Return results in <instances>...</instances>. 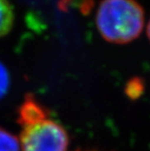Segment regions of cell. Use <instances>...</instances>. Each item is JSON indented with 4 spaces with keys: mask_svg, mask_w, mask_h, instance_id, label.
<instances>
[{
    "mask_svg": "<svg viewBox=\"0 0 150 151\" xmlns=\"http://www.w3.org/2000/svg\"><path fill=\"white\" fill-rule=\"evenodd\" d=\"M18 124L22 151H67V132L32 95L25 96L19 107Z\"/></svg>",
    "mask_w": 150,
    "mask_h": 151,
    "instance_id": "6da1fadb",
    "label": "cell"
},
{
    "mask_svg": "<svg viewBox=\"0 0 150 151\" xmlns=\"http://www.w3.org/2000/svg\"><path fill=\"white\" fill-rule=\"evenodd\" d=\"M95 24L104 40L127 44L136 39L144 27V11L136 0H101Z\"/></svg>",
    "mask_w": 150,
    "mask_h": 151,
    "instance_id": "7a4b0ae2",
    "label": "cell"
},
{
    "mask_svg": "<svg viewBox=\"0 0 150 151\" xmlns=\"http://www.w3.org/2000/svg\"><path fill=\"white\" fill-rule=\"evenodd\" d=\"M15 21L14 9L9 0H0V37L11 31Z\"/></svg>",
    "mask_w": 150,
    "mask_h": 151,
    "instance_id": "3957f363",
    "label": "cell"
},
{
    "mask_svg": "<svg viewBox=\"0 0 150 151\" xmlns=\"http://www.w3.org/2000/svg\"><path fill=\"white\" fill-rule=\"evenodd\" d=\"M20 141L14 134L0 128V151H20Z\"/></svg>",
    "mask_w": 150,
    "mask_h": 151,
    "instance_id": "277c9868",
    "label": "cell"
},
{
    "mask_svg": "<svg viewBox=\"0 0 150 151\" xmlns=\"http://www.w3.org/2000/svg\"><path fill=\"white\" fill-rule=\"evenodd\" d=\"M10 86V75L6 66L0 62V99L8 92Z\"/></svg>",
    "mask_w": 150,
    "mask_h": 151,
    "instance_id": "5b68a950",
    "label": "cell"
},
{
    "mask_svg": "<svg viewBox=\"0 0 150 151\" xmlns=\"http://www.w3.org/2000/svg\"><path fill=\"white\" fill-rule=\"evenodd\" d=\"M146 32H147V37L150 41V21L148 22V24H147V28H146Z\"/></svg>",
    "mask_w": 150,
    "mask_h": 151,
    "instance_id": "8992f818",
    "label": "cell"
}]
</instances>
